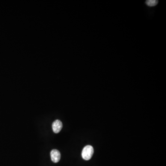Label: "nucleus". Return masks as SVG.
Segmentation results:
<instances>
[{"label": "nucleus", "instance_id": "4", "mask_svg": "<svg viewBox=\"0 0 166 166\" xmlns=\"http://www.w3.org/2000/svg\"><path fill=\"white\" fill-rule=\"evenodd\" d=\"M158 2V1L156 0H148L146 1V4L148 6H155L156 5H157Z\"/></svg>", "mask_w": 166, "mask_h": 166}, {"label": "nucleus", "instance_id": "2", "mask_svg": "<svg viewBox=\"0 0 166 166\" xmlns=\"http://www.w3.org/2000/svg\"><path fill=\"white\" fill-rule=\"evenodd\" d=\"M51 160L53 162L57 163L61 159V153L57 150H53L50 152Z\"/></svg>", "mask_w": 166, "mask_h": 166}, {"label": "nucleus", "instance_id": "1", "mask_svg": "<svg viewBox=\"0 0 166 166\" xmlns=\"http://www.w3.org/2000/svg\"><path fill=\"white\" fill-rule=\"evenodd\" d=\"M94 153V149L91 145H87L83 149L82 152V158L84 160H90Z\"/></svg>", "mask_w": 166, "mask_h": 166}, {"label": "nucleus", "instance_id": "3", "mask_svg": "<svg viewBox=\"0 0 166 166\" xmlns=\"http://www.w3.org/2000/svg\"><path fill=\"white\" fill-rule=\"evenodd\" d=\"M62 128V123L60 120H55L52 124V129L55 133H58Z\"/></svg>", "mask_w": 166, "mask_h": 166}]
</instances>
